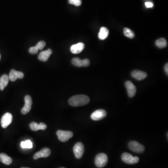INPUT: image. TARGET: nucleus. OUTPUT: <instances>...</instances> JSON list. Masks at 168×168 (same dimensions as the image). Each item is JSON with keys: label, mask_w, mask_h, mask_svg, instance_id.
<instances>
[{"label": "nucleus", "mask_w": 168, "mask_h": 168, "mask_svg": "<svg viewBox=\"0 0 168 168\" xmlns=\"http://www.w3.org/2000/svg\"><path fill=\"white\" fill-rule=\"evenodd\" d=\"M90 102L89 97L85 95H78L71 97L69 100V103L73 106H83Z\"/></svg>", "instance_id": "f257e3e1"}, {"label": "nucleus", "mask_w": 168, "mask_h": 168, "mask_svg": "<svg viewBox=\"0 0 168 168\" xmlns=\"http://www.w3.org/2000/svg\"><path fill=\"white\" fill-rule=\"evenodd\" d=\"M108 162V157L105 153H100L96 157L95 163L98 168H102L106 165Z\"/></svg>", "instance_id": "f03ea898"}, {"label": "nucleus", "mask_w": 168, "mask_h": 168, "mask_svg": "<svg viewBox=\"0 0 168 168\" xmlns=\"http://www.w3.org/2000/svg\"><path fill=\"white\" fill-rule=\"evenodd\" d=\"M122 160L126 163L129 164H134L138 163L139 158L137 157H133L130 154L124 153L122 156Z\"/></svg>", "instance_id": "7ed1b4c3"}, {"label": "nucleus", "mask_w": 168, "mask_h": 168, "mask_svg": "<svg viewBox=\"0 0 168 168\" xmlns=\"http://www.w3.org/2000/svg\"><path fill=\"white\" fill-rule=\"evenodd\" d=\"M58 139L62 142H66L74 136V134L70 131L59 130L57 132Z\"/></svg>", "instance_id": "20e7f679"}, {"label": "nucleus", "mask_w": 168, "mask_h": 168, "mask_svg": "<svg viewBox=\"0 0 168 168\" xmlns=\"http://www.w3.org/2000/svg\"><path fill=\"white\" fill-rule=\"evenodd\" d=\"M129 147L132 151L137 153H142L145 150L144 146L136 141L130 142L129 143Z\"/></svg>", "instance_id": "39448f33"}, {"label": "nucleus", "mask_w": 168, "mask_h": 168, "mask_svg": "<svg viewBox=\"0 0 168 168\" xmlns=\"http://www.w3.org/2000/svg\"><path fill=\"white\" fill-rule=\"evenodd\" d=\"M74 152L77 158H81L84 153V146L83 143L80 142L77 143L74 146Z\"/></svg>", "instance_id": "423d86ee"}, {"label": "nucleus", "mask_w": 168, "mask_h": 168, "mask_svg": "<svg viewBox=\"0 0 168 168\" xmlns=\"http://www.w3.org/2000/svg\"><path fill=\"white\" fill-rule=\"evenodd\" d=\"M24 101L25 105L22 109V113L23 114H26L31 110L32 101L31 97L30 95H26L24 98Z\"/></svg>", "instance_id": "0eeeda50"}, {"label": "nucleus", "mask_w": 168, "mask_h": 168, "mask_svg": "<svg viewBox=\"0 0 168 168\" xmlns=\"http://www.w3.org/2000/svg\"><path fill=\"white\" fill-rule=\"evenodd\" d=\"M106 112L103 109H99L93 112L91 115V118L94 121H99L105 117Z\"/></svg>", "instance_id": "6e6552de"}, {"label": "nucleus", "mask_w": 168, "mask_h": 168, "mask_svg": "<svg viewBox=\"0 0 168 168\" xmlns=\"http://www.w3.org/2000/svg\"><path fill=\"white\" fill-rule=\"evenodd\" d=\"M13 116L10 113H7L2 116L1 119V125L2 128H7L12 122Z\"/></svg>", "instance_id": "1a4fd4ad"}, {"label": "nucleus", "mask_w": 168, "mask_h": 168, "mask_svg": "<svg viewBox=\"0 0 168 168\" xmlns=\"http://www.w3.org/2000/svg\"><path fill=\"white\" fill-rule=\"evenodd\" d=\"M50 153L51 151L50 149L48 148H44L40 151L36 153L33 156V158L35 160H37L40 158H47L50 155Z\"/></svg>", "instance_id": "9d476101"}, {"label": "nucleus", "mask_w": 168, "mask_h": 168, "mask_svg": "<svg viewBox=\"0 0 168 168\" xmlns=\"http://www.w3.org/2000/svg\"><path fill=\"white\" fill-rule=\"evenodd\" d=\"M125 86L127 88L129 96L130 98L133 97L136 93V88L135 86L131 81H127L126 82Z\"/></svg>", "instance_id": "9b49d317"}, {"label": "nucleus", "mask_w": 168, "mask_h": 168, "mask_svg": "<svg viewBox=\"0 0 168 168\" xmlns=\"http://www.w3.org/2000/svg\"><path fill=\"white\" fill-rule=\"evenodd\" d=\"M89 59L81 60L78 58H75L72 59V64L77 67L88 66L90 65Z\"/></svg>", "instance_id": "f8f14e48"}, {"label": "nucleus", "mask_w": 168, "mask_h": 168, "mask_svg": "<svg viewBox=\"0 0 168 168\" xmlns=\"http://www.w3.org/2000/svg\"><path fill=\"white\" fill-rule=\"evenodd\" d=\"M24 77V74L22 72L17 71L15 70L12 69L11 70L9 74V79L11 81H15L18 78H22Z\"/></svg>", "instance_id": "ddd939ff"}, {"label": "nucleus", "mask_w": 168, "mask_h": 168, "mask_svg": "<svg viewBox=\"0 0 168 168\" xmlns=\"http://www.w3.org/2000/svg\"><path fill=\"white\" fill-rule=\"evenodd\" d=\"M85 48V45L82 43H78L75 45H73L71 47V52L74 54H78L83 51Z\"/></svg>", "instance_id": "4468645a"}, {"label": "nucleus", "mask_w": 168, "mask_h": 168, "mask_svg": "<svg viewBox=\"0 0 168 168\" xmlns=\"http://www.w3.org/2000/svg\"><path fill=\"white\" fill-rule=\"evenodd\" d=\"M52 51L51 49L47 50L42 51L39 53L38 55V58L40 60L42 61H47L48 59L49 58L51 54H52Z\"/></svg>", "instance_id": "2eb2a0df"}, {"label": "nucleus", "mask_w": 168, "mask_h": 168, "mask_svg": "<svg viewBox=\"0 0 168 168\" xmlns=\"http://www.w3.org/2000/svg\"><path fill=\"white\" fill-rule=\"evenodd\" d=\"M133 77L138 80H142L145 79L147 77V74L145 72L139 70H135L132 73Z\"/></svg>", "instance_id": "dca6fc26"}, {"label": "nucleus", "mask_w": 168, "mask_h": 168, "mask_svg": "<svg viewBox=\"0 0 168 168\" xmlns=\"http://www.w3.org/2000/svg\"><path fill=\"white\" fill-rule=\"evenodd\" d=\"M9 81V76L7 74L2 76L0 78V90L3 91L8 85Z\"/></svg>", "instance_id": "f3484780"}, {"label": "nucleus", "mask_w": 168, "mask_h": 168, "mask_svg": "<svg viewBox=\"0 0 168 168\" xmlns=\"http://www.w3.org/2000/svg\"><path fill=\"white\" fill-rule=\"evenodd\" d=\"M109 35V30L107 28L105 27H102L101 28L100 32L98 35V37L100 40H105L106 39Z\"/></svg>", "instance_id": "a211bd4d"}, {"label": "nucleus", "mask_w": 168, "mask_h": 168, "mask_svg": "<svg viewBox=\"0 0 168 168\" xmlns=\"http://www.w3.org/2000/svg\"><path fill=\"white\" fill-rule=\"evenodd\" d=\"M0 161L6 165H10L12 162V159L4 153L0 154Z\"/></svg>", "instance_id": "6ab92c4d"}, {"label": "nucleus", "mask_w": 168, "mask_h": 168, "mask_svg": "<svg viewBox=\"0 0 168 168\" xmlns=\"http://www.w3.org/2000/svg\"><path fill=\"white\" fill-rule=\"evenodd\" d=\"M156 45L160 48H164L167 46V41L165 38H161L156 41Z\"/></svg>", "instance_id": "aec40b11"}, {"label": "nucleus", "mask_w": 168, "mask_h": 168, "mask_svg": "<svg viewBox=\"0 0 168 168\" xmlns=\"http://www.w3.org/2000/svg\"><path fill=\"white\" fill-rule=\"evenodd\" d=\"M123 31L125 36H126L128 38H134L135 35H134V33L129 28H124Z\"/></svg>", "instance_id": "412c9836"}, {"label": "nucleus", "mask_w": 168, "mask_h": 168, "mask_svg": "<svg viewBox=\"0 0 168 168\" xmlns=\"http://www.w3.org/2000/svg\"><path fill=\"white\" fill-rule=\"evenodd\" d=\"M21 146L23 149H31L33 147L32 142L30 140H27L25 142H22L21 143Z\"/></svg>", "instance_id": "4be33fe9"}, {"label": "nucleus", "mask_w": 168, "mask_h": 168, "mask_svg": "<svg viewBox=\"0 0 168 168\" xmlns=\"http://www.w3.org/2000/svg\"><path fill=\"white\" fill-rule=\"evenodd\" d=\"M30 127L32 130L34 131H37L40 130L39 125L35 122H32L30 123Z\"/></svg>", "instance_id": "5701e85b"}, {"label": "nucleus", "mask_w": 168, "mask_h": 168, "mask_svg": "<svg viewBox=\"0 0 168 168\" xmlns=\"http://www.w3.org/2000/svg\"><path fill=\"white\" fill-rule=\"evenodd\" d=\"M69 3L70 4H73L75 6H80L82 3V0H68Z\"/></svg>", "instance_id": "b1692460"}, {"label": "nucleus", "mask_w": 168, "mask_h": 168, "mask_svg": "<svg viewBox=\"0 0 168 168\" xmlns=\"http://www.w3.org/2000/svg\"><path fill=\"white\" fill-rule=\"evenodd\" d=\"M46 45V42L43 41H41L39 42L36 45V46L38 50H41L43 49L45 47Z\"/></svg>", "instance_id": "393cba45"}, {"label": "nucleus", "mask_w": 168, "mask_h": 168, "mask_svg": "<svg viewBox=\"0 0 168 168\" xmlns=\"http://www.w3.org/2000/svg\"><path fill=\"white\" fill-rule=\"evenodd\" d=\"M38 50L36 47V46H35L31 47L29 49L30 53H31L32 54H36L38 53Z\"/></svg>", "instance_id": "a878e982"}, {"label": "nucleus", "mask_w": 168, "mask_h": 168, "mask_svg": "<svg viewBox=\"0 0 168 168\" xmlns=\"http://www.w3.org/2000/svg\"><path fill=\"white\" fill-rule=\"evenodd\" d=\"M39 125L40 130H45L46 129L47 125L44 123H40L39 124Z\"/></svg>", "instance_id": "bb28decb"}, {"label": "nucleus", "mask_w": 168, "mask_h": 168, "mask_svg": "<svg viewBox=\"0 0 168 168\" xmlns=\"http://www.w3.org/2000/svg\"><path fill=\"white\" fill-rule=\"evenodd\" d=\"M145 5L147 8H151L153 7V3L151 2H145Z\"/></svg>", "instance_id": "cd10ccee"}, {"label": "nucleus", "mask_w": 168, "mask_h": 168, "mask_svg": "<svg viewBox=\"0 0 168 168\" xmlns=\"http://www.w3.org/2000/svg\"><path fill=\"white\" fill-rule=\"evenodd\" d=\"M164 70H165V72L167 74V75L168 74V63L165 65V67H164Z\"/></svg>", "instance_id": "c85d7f7f"}, {"label": "nucleus", "mask_w": 168, "mask_h": 168, "mask_svg": "<svg viewBox=\"0 0 168 168\" xmlns=\"http://www.w3.org/2000/svg\"><path fill=\"white\" fill-rule=\"evenodd\" d=\"M1 54H0V59H1Z\"/></svg>", "instance_id": "c756f323"}, {"label": "nucleus", "mask_w": 168, "mask_h": 168, "mask_svg": "<svg viewBox=\"0 0 168 168\" xmlns=\"http://www.w3.org/2000/svg\"><path fill=\"white\" fill-rule=\"evenodd\" d=\"M25 168V167H22V168Z\"/></svg>", "instance_id": "7c9ffc66"}, {"label": "nucleus", "mask_w": 168, "mask_h": 168, "mask_svg": "<svg viewBox=\"0 0 168 168\" xmlns=\"http://www.w3.org/2000/svg\"></svg>", "instance_id": "2f4dec72"}]
</instances>
